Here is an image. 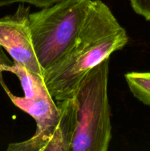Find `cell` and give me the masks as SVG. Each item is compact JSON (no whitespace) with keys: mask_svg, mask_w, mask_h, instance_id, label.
<instances>
[{"mask_svg":"<svg viewBox=\"0 0 150 151\" xmlns=\"http://www.w3.org/2000/svg\"><path fill=\"white\" fill-rule=\"evenodd\" d=\"M129 41L126 31L110 7L92 0L77 39L66 55L44 72L49 91L55 101L73 98L78 85L91 70L122 50Z\"/></svg>","mask_w":150,"mask_h":151,"instance_id":"6da1fadb","label":"cell"},{"mask_svg":"<svg viewBox=\"0 0 150 151\" xmlns=\"http://www.w3.org/2000/svg\"><path fill=\"white\" fill-rule=\"evenodd\" d=\"M92 0H60L30 13L29 29L35 55L43 72L60 60L73 47Z\"/></svg>","mask_w":150,"mask_h":151,"instance_id":"7a4b0ae2","label":"cell"},{"mask_svg":"<svg viewBox=\"0 0 150 151\" xmlns=\"http://www.w3.org/2000/svg\"><path fill=\"white\" fill-rule=\"evenodd\" d=\"M110 58L91 69L73 97L77 106L76 128L71 151H107L112 139L107 94Z\"/></svg>","mask_w":150,"mask_h":151,"instance_id":"3957f363","label":"cell"},{"mask_svg":"<svg viewBox=\"0 0 150 151\" xmlns=\"http://www.w3.org/2000/svg\"><path fill=\"white\" fill-rule=\"evenodd\" d=\"M30 7L19 4L13 14L0 19V46L13 60L44 76L35 55L29 24Z\"/></svg>","mask_w":150,"mask_h":151,"instance_id":"277c9868","label":"cell"},{"mask_svg":"<svg viewBox=\"0 0 150 151\" xmlns=\"http://www.w3.org/2000/svg\"><path fill=\"white\" fill-rule=\"evenodd\" d=\"M60 116L54 125L29 139L9 144L7 151H71L76 128L77 106L74 98L56 101Z\"/></svg>","mask_w":150,"mask_h":151,"instance_id":"5b68a950","label":"cell"},{"mask_svg":"<svg viewBox=\"0 0 150 151\" xmlns=\"http://www.w3.org/2000/svg\"><path fill=\"white\" fill-rule=\"evenodd\" d=\"M7 96L16 107L33 118L36 123L35 133L41 132L52 126L58 120L60 110L48 88L32 98L18 97L11 92Z\"/></svg>","mask_w":150,"mask_h":151,"instance_id":"8992f818","label":"cell"},{"mask_svg":"<svg viewBox=\"0 0 150 151\" xmlns=\"http://www.w3.org/2000/svg\"><path fill=\"white\" fill-rule=\"evenodd\" d=\"M2 71L11 72L18 77L23 88L24 97L26 98L37 97L47 89L44 77L32 72L19 62L13 60L11 65H4Z\"/></svg>","mask_w":150,"mask_h":151,"instance_id":"52a82bcc","label":"cell"},{"mask_svg":"<svg viewBox=\"0 0 150 151\" xmlns=\"http://www.w3.org/2000/svg\"><path fill=\"white\" fill-rule=\"evenodd\" d=\"M125 81L132 95L150 106V72H131L124 75Z\"/></svg>","mask_w":150,"mask_h":151,"instance_id":"ba28073f","label":"cell"},{"mask_svg":"<svg viewBox=\"0 0 150 151\" xmlns=\"http://www.w3.org/2000/svg\"><path fill=\"white\" fill-rule=\"evenodd\" d=\"M60 0H0V7L10 5L13 4H29L35 7H48Z\"/></svg>","mask_w":150,"mask_h":151,"instance_id":"9c48e42d","label":"cell"},{"mask_svg":"<svg viewBox=\"0 0 150 151\" xmlns=\"http://www.w3.org/2000/svg\"><path fill=\"white\" fill-rule=\"evenodd\" d=\"M129 1L137 14L150 21V0H129Z\"/></svg>","mask_w":150,"mask_h":151,"instance_id":"30bf717a","label":"cell"},{"mask_svg":"<svg viewBox=\"0 0 150 151\" xmlns=\"http://www.w3.org/2000/svg\"><path fill=\"white\" fill-rule=\"evenodd\" d=\"M12 63H13V61H11L9 59V58L6 55V54L4 52L3 47L1 46H0V85H1V86L2 87L3 89L4 90V91H5L7 94H8L11 91H10L8 87L7 86V85L4 83L2 75V73L4 72L2 71V66H4V65H11Z\"/></svg>","mask_w":150,"mask_h":151,"instance_id":"8fae6325","label":"cell"}]
</instances>
